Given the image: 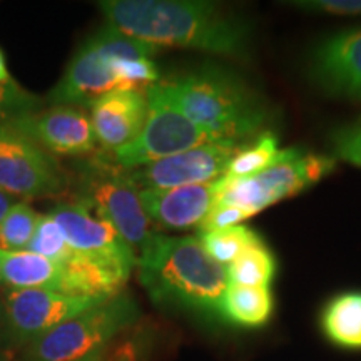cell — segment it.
<instances>
[{"instance_id": "6da1fadb", "label": "cell", "mask_w": 361, "mask_h": 361, "mask_svg": "<svg viewBox=\"0 0 361 361\" xmlns=\"http://www.w3.org/2000/svg\"><path fill=\"white\" fill-rule=\"evenodd\" d=\"M97 6L111 27L154 47L196 49L234 59L250 56V27L213 2L106 0Z\"/></svg>"}, {"instance_id": "7a4b0ae2", "label": "cell", "mask_w": 361, "mask_h": 361, "mask_svg": "<svg viewBox=\"0 0 361 361\" xmlns=\"http://www.w3.org/2000/svg\"><path fill=\"white\" fill-rule=\"evenodd\" d=\"M139 281L157 305L219 316L228 268L207 255L200 238L152 234L139 251Z\"/></svg>"}, {"instance_id": "3957f363", "label": "cell", "mask_w": 361, "mask_h": 361, "mask_svg": "<svg viewBox=\"0 0 361 361\" xmlns=\"http://www.w3.org/2000/svg\"><path fill=\"white\" fill-rule=\"evenodd\" d=\"M159 84L169 101L213 141L247 146L268 124L264 99L218 67H202Z\"/></svg>"}, {"instance_id": "277c9868", "label": "cell", "mask_w": 361, "mask_h": 361, "mask_svg": "<svg viewBox=\"0 0 361 361\" xmlns=\"http://www.w3.org/2000/svg\"><path fill=\"white\" fill-rule=\"evenodd\" d=\"M157 47L130 39L107 25L90 37L72 57L62 79L49 94L52 106H90L117 90L114 62L128 57H154Z\"/></svg>"}, {"instance_id": "5b68a950", "label": "cell", "mask_w": 361, "mask_h": 361, "mask_svg": "<svg viewBox=\"0 0 361 361\" xmlns=\"http://www.w3.org/2000/svg\"><path fill=\"white\" fill-rule=\"evenodd\" d=\"M137 318L135 301L121 293L27 345L25 361H79L114 343L116 336L133 326Z\"/></svg>"}, {"instance_id": "8992f818", "label": "cell", "mask_w": 361, "mask_h": 361, "mask_svg": "<svg viewBox=\"0 0 361 361\" xmlns=\"http://www.w3.org/2000/svg\"><path fill=\"white\" fill-rule=\"evenodd\" d=\"M78 184L79 201L114 226L134 251H141L154 233L142 206L141 191L130 180L128 171L117 168L101 154L82 164Z\"/></svg>"}, {"instance_id": "52a82bcc", "label": "cell", "mask_w": 361, "mask_h": 361, "mask_svg": "<svg viewBox=\"0 0 361 361\" xmlns=\"http://www.w3.org/2000/svg\"><path fill=\"white\" fill-rule=\"evenodd\" d=\"M336 168L333 156L303 152L290 147L288 156L261 174L245 179L221 178L216 204L238 206L252 216L276 202L314 186Z\"/></svg>"}, {"instance_id": "ba28073f", "label": "cell", "mask_w": 361, "mask_h": 361, "mask_svg": "<svg viewBox=\"0 0 361 361\" xmlns=\"http://www.w3.org/2000/svg\"><path fill=\"white\" fill-rule=\"evenodd\" d=\"M146 96L149 114L141 134L134 142L104 156L117 168L137 169L213 141L169 101L159 82L151 85Z\"/></svg>"}, {"instance_id": "9c48e42d", "label": "cell", "mask_w": 361, "mask_h": 361, "mask_svg": "<svg viewBox=\"0 0 361 361\" xmlns=\"http://www.w3.org/2000/svg\"><path fill=\"white\" fill-rule=\"evenodd\" d=\"M64 188L57 161L16 126H0V191L37 200Z\"/></svg>"}, {"instance_id": "30bf717a", "label": "cell", "mask_w": 361, "mask_h": 361, "mask_svg": "<svg viewBox=\"0 0 361 361\" xmlns=\"http://www.w3.org/2000/svg\"><path fill=\"white\" fill-rule=\"evenodd\" d=\"M2 300L13 346L30 345L67 319L104 303L101 300L69 296L57 291L12 288H6Z\"/></svg>"}, {"instance_id": "8fae6325", "label": "cell", "mask_w": 361, "mask_h": 361, "mask_svg": "<svg viewBox=\"0 0 361 361\" xmlns=\"http://www.w3.org/2000/svg\"><path fill=\"white\" fill-rule=\"evenodd\" d=\"M245 147V144L211 141L142 168L126 171L139 189H171L204 184L223 178L233 157Z\"/></svg>"}, {"instance_id": "7c38bea8", "label": "cell", "mask_w": 361, "mask_h": 361, "mask_svg": "<svg viewBox=\"0 0 361 361\" xmlns=\"http://www.w3.org/2000/svg\"><path fill=\"white\" fill-rule=\"evenodd\" d=\"M12 126L34 139L49 154L84 156L97 147L90 116L79 107L52 106Z\"/></svg>"}, {"instance_id": "4fadbf2b", "label": "cell", "mask_w": 361, "mask_h": 361, "mask_svg": "<svg viewBox=\"0 0 361 361\" xmlns=\"http://www.w3.org/2000/svg\"><path fill=\"white\" fill-rule=\"evenodd\" d=\"M310 72L324 92L361 101V27L324 39L313 52Z\"/></svg>"}, {"instance_id": "5bb4252c", "label": "cell", "mask_w": 361, "mask_h": 361, "mask_svg": "<svg viewBox=\"0 0 361 361\" xmlns=\"http://www.w3.org/2000/svg\"><path fill=\"white\" fill-rule=\"evenodd\" d=\"M61 226L74 251L135 263V251L124 241L117 229L94 213L84 201L61 202L49 213Z\"/></svg>"}, {"instance_id": "9a60e30c", "label": "cell", "mask_w": 361, "mask_h": 361, "mask_svg": "<svg viewBox=\"0 0 361 361\" xmlns=\"http://www.w3.org/2000/svg\"><path fill=\"white\" fill-rule=\"evenodd\" d=\"M96 141L106 152L134 142L149 114L146 90H112L89 106Z\"/></svg>"}, {"instance_id": "2e32d148", "label": "cell", "mask_w": 361, "mask_h": 361, "mask_svg": "<svg viewBox=\"0 0 361 361\" xmlns=\"http://www.w3.org/2000/svg\"><path fill=\"white\" fill-rule=\"evenodd\" d=\"M219 189L221 178L204 184L139 191L151 221L169 229H186L201 224L216 204Z\"/></svg>"}, {"instance_id": "e0dca14e", "label": "cell", "mask_w": 361, "mask_h": 361, "mask_svg": "<svg viewBox=\"0 0 361 361\" xmlns=\"http://www.w3.org/2000/svg\"><path fill=\"white\" fill-rule=\"evenodd\" d=\"M62 295L107 301L121 295L135 263L74 251L61 263Z\"/></svg>"}, {"instance_id": "ac0fdd59", "label": "cell", "mask_w": 361, "mask_h": 361, "mask_svg": "<svg viewBox=\"0 0 361 361\" xmlns=\"http://www.w3.org/2000/svg\"><path fill=\"white\" fill-rule=\"evenodd\" d=\"M0 268L4 286L12 290H62L61 263L35 252L0 250Z\"/></svg>"}, {"instance_id": "d6986e66", "label": "cell", "mask_w": 361, "mask_h": 361, "mask_svg": "<svg viewBox=\"0 0 361 361\" xmlns=\"http://www.w3.org/2000/svg\"><path fill=\"white\" fill-rule=\"evenodd\" d=\"M274 298L269 288H250L231 284L226 288L219 305V318L238 328L258 329L269 323Z\"/></svg>"}, {"instance_id": "ffe728a7", "label": "cell", "mask_w": 361, "mask_h": 361, "mask_svg": "<svg viewBox=\"0 0 361 361\" xmlns=\"http://www.w3.org/2000/svg\"><path fill=\"white\" fill-rule=\"evenodd\" d=\"M319 326L331 345L343 350H361V291L341 293L324 305Z\"/></svg>"}, {"instance_id": "44dd1931", "label": "cell", "mask_w": 361, "mask_h": 361, "mask_svg": "<svg viewBox=\"0 0 361 361\" xmlns=\"http://www.w3.org/2000/svg\"><path fill=\"white\" fill-rule=\"evenodd\" d=\"M288 152H290V147L279 149V141L276 135L266 130V133H261L256 137L255 144L241 149L233 157L224 176L229 179L252 178V176L261 174L263 171L269 169L271 166L278 164L279 161L288 156Z\"/></svg>"}, {"instance_id": "7402d4cb", "label": "cell", "mask_w": 361, "mask_h": 361, "mask_svg": "<svg viewBox=\"0 0 361 361\" xmlns=\"http://www.w3.org/2000/svg\"><path fill=\"white\" fill-rule=\"evenodd\" d=\"M200 241L207 255L226 268L233 264L246 250L264 245L263 238L258 233L241 224L219 231L201 233Z\"/></svg>"}, {"instance_id": "603a6c76", "label": "cell", "mask_w": 361, "mask_h": 361, "mask_svg": "<svg viewBox=\"0 0 361 361\" xmlns=\"http://www.w3.org/2000/svg\"><path fill=\"white\" fill-rule=\"evenodd\" d=\"M276 271V258L266 245L250 247L228 266L229 283L250 288H269Z\"/></svg>"}, {"instance_id": "cb8c5ba5", "label": "cell", "mask_w": 361, "mask_h": 361, "mask_svg": "<svg viewBox=\"0 0 361 361\" xmlns=\"http://www.w3.org/2000/svg\"><path fill=\"white\" fill-rule=\"evenodd\" d=\"M42 219L32 206L27 202H16L0 221V250L25 251L35 229Z\"/></svg>"}, {"instance_id": "d4e9b609", "label": "cell", "mask_w": 361, "mask_h": 361, "mask_svg": "<svg viewBox=\"0 0 361 361\" xmlns=\"http://www.w3.org/2000/svg\"><path fill=\"white\" fill-rule=\"evenodd\" d=\"M40 106L42 101L13 79L0 84V126L16 124L17 121L39 112Z\"/></svg>"}, {"instance_id": "484cf974", "label": "cell", "mask_w": 361, "mask_h": 361, "mask_svg": "<svg viewBox=\"0 0 361 361\" xmlns=\"http://www.w3.org/2000/svg\"><path fill=\"white\" fill-rule=\"evenodd\" d=\"M25 251L62 263L66 258H69L72 247L67 243L64 233H62L61 226L56 223V219L51 214H42V219H40Z\"/></svg>"}, {"instance_id": "4316f807", "label": "cell", "mask_w": 361, "mask_h": 361, "mask_svg": "<svg viewBox=\"0 0 361 361\" xmlns=\"http://www.w3.org/2000/svg\"><path fill=\"white\" fill-rule=\"evenodd\" d=\"M331 144L336 157L361 168V117L333 130Z\"/></svg>"}, {"instance_id": "83f0119b", "label": "cell", "mask_w": 361, "mask_h": 361, "mask_svg": "<svg viewBox=\"0 0 361 361\" xmlns=\"http://www.w3.org/2000/svg\"><path fill=\"white\" fill-rule=\"evenodd\" d=\"M250 218H252V214L238 206L214 204L213 209L207 213V216L201 221V224L197 228H200V234L219 231V229H228L233 228V226H238L239 223Z\"/></svg>"}, {"instance_id": "f1b7e54d", "label": "cell", "mask_w": 361, "mask_h": 361, "mask_svg": "<svg viewBox=\"0 0 361 361\" xmlns=\"http://www.w3.org/2000/svg\"><path fill=\"white\" fill-rule=\"evenodd\" d=\"M290 6L306 12L331 16H361V0H295Z\"/></svg>"}, {"instance_id": "f546056e", "label": "cell", "mask_w": 361, "mask_h": 361, "mask_svg": "<svg viewBox=\"0 0 361 361\" xmlns=\"http://www.w3.org/2000/svg\"><path fill=\"white\" fill-rule=\"evenodd\" d=\"M135 351L133 345L124 343V345H111L106 348L97 351V353L85 356V358L79 361H134Z\"/></svg>"}, {"instance_id": "4dcf8cb0", "label": "cell", "mask_w": 361, "mask_h": 361, "mask_svg": "<svg viewBox=\"0 0 361 361\" xmlns=\"http://www.w3.org/2000/svg\"><path fill=\"white\" fill-rule=\"evenodd\" d=\"M12 346L13 343L11 336V329H8L6 306H4V300L0 298V350H8L12 348Z\"/></svg>"}, {"instance_id": "1f68e13d", "label": "cell", "mask_w": 361, "mask_h": 361, "mask_svg": "<svg viewBox=\"0 0 361 361\" xmlns=\"http://www.w3.org/2000/svg\"><path fill=\"white\" fill-rule=\"evenodd\" d=\"M16 204V197L11 196V194L0 191V221H2L4 216L8 213V209Z\"/></svg>"}, {"instance_id": "d6a6232c", "label": "cell", "mask_w": 361, "mask_h": 361, "mask_svg": "<svg viewBox=\"0 0 361 361\" xmlns=\"http://www.w3.org/2000/svg\"><path fill=\"white\" fill-rule=\"evenodd\" d=\"M8 80H12V78H11V74H8L6 56H4L2 49H0V84H6V82H8Z\"/></svg>"}, {"instance_id": "836d02e7", "label": "cell", "mask_w": 361, "mask_h": 361, "mask_svg": "<svg viewBox=\"0 0 361 361\" xmlns=\"http://www.w3.org/2000/svg\"><path fill=\"white\" fill-rule=\"evenodd\" d=\"M0 361H11L8 350H0Z\"/></svg>"}, {"instance_id": "e575fe53", "label": "cell", "mask_w": 361, "mask_h": 361, "mask_svg": "<svg viewBox=\"0 0 361 361\" xmlns=\"http://www.w3.org/2000/svg\"><path fill=\"white\" fill-rule=\"evenodd\" d=\"M0 286H4V278H2V268H0Z\"/></svg>"}]
</instances>
